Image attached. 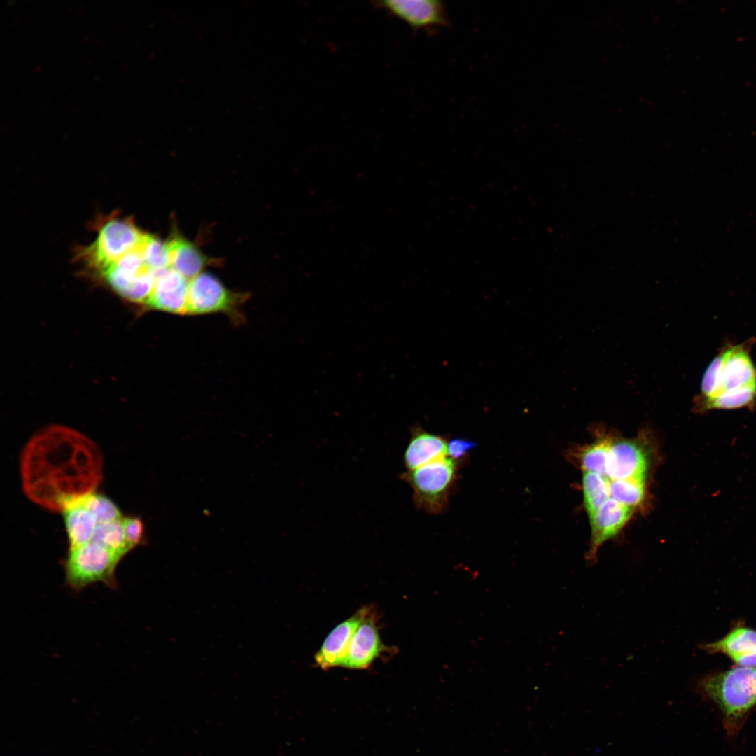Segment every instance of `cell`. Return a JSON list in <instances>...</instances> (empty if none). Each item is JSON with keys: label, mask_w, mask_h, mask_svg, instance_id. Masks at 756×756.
<instances>
[{"label": "cell", "mask_w": 756, "mask_h": 756, "mask_svg": "<svg viewBox=\"0 0 756 756\" xmlns=\"http://www.w3.org/2000/svg\"><path fill=\"white\" fill-rule=\"evenodd\" d=\"M100 451L90 439L73 429L52 426L35 435L22 460L23 488L35 503L62 511L87 495L102 477Z\"/></svg>", "instance_id": "1"}, {"label": "cell", "mask_w": 756, "mask_h": 756, "mask_svg": "<svg viewBox=\"0 0 756 756\" xmlns=\"http://www.w3.org/2000/svg\"><path fill=\"white\" fill-rule=\"evenodd\" d=\"M695 689L718 707L727 734L735 736L756 706V668L738 666L706 676Z\"/></svg>", "instance_id": "2"}, {"label": "cell", "mask_w": 756, "mask_h": 756, "mask_svg": "<svg viewBox=\"0 0 756 756\" xmlns=\"http://www.w3.org/2000/svg\"><path fill=\"white\" fill-rule=\"evenodd\" d=\"M457 463L450 457L407 470L402 479L413 489L415 506L428 514L442 512L448 503L449 490L456 476Z\"/></svg>", "instance_id": "3"}, {"label": "cell", "mask_w": 756, "mask_h": 756, "mask_svg": "<svg viewBox=\"0 0 756 756\" xmlns=\"http://www.w3.org/2000/svg\"><path fill=\"white\" fill-rule=\"evenodd\" d=\"M122 558L94 542L69 548L64 565L66 582L76 591L97 582L113 587L115 568Z\"/></svg>", "instance_id": "4"}, {"label": "cell", "mask_w": 756, "mask_h": 756, "mask_svg": "<svg viewBox=\"0 0 756 756\" xmlns=\"http://www.w3.org/2000/svg\"><path fill=\"white\" fill-rule=\"evenodd\" d=\"M145 233L128 219L112 218L100 227L85 257L90 266L101 273L123 255L136 247Z\"/></svg>", "instance_id": "5"}, {"label": "cell", "mask_w": 756, "mask_h": 756, "mask_svg": "<svg viewBox=\"0 0 756 756\" xmlns=\"http://www.w3.org/2000/svg\"><path fill=\"white\" fill-rule=\"evenodd\" d=\"M373 5L406 23L414 31L434 32L447 28L450 21L445 6L439 0H382Z\"/></svg>", "instance_id": "6"}, {"label": "cell", "mask_w": 756, "mask_h": 756, "mask_svg": "<svg viewBox=\"0 0 756 756\" xmlns=\"http://www.w3.org/2000/svg\"><path fill=\"white\" fill-rule=\"evenodd\" d=\"M241 295L227 290L214 276L201 273L189 281L187 314H204L233 311Z\"/></svg>", "instance_id": "7"}, {"label": "cell", "mask_w": 756, "mask_h": 756, "mask_svg": "<svg viewBox=\"0 0 756 756\" xmlns=\"http://www.w3.org/2000/svg\"><path fill=\"white\" fill-rule=\"evenodd\" d=\"M379 617L373 606L368 610L351 640L342 666L349 669H366L384 652L387 647L379 632Z\"/></svg>", "instance_id": "8"}, {"label": "cell", "mask_w": 756, "mask_h": 756, "mask_svg": "<svg viewBox=\"0 0 756 756\" xmlns=\"http://www.w3.org/2000/svg\"><path fill=\"white\" fill-rule=\"evenodd\" d=\"M648 468V453L638 439L612 440L606 475L610 480H645Z\"/></svg>", "instance_id": "9"}, {"label": "cell", "mask_w": 756, "mask_h": 756, "mask_svg": "<svg viewBox=\"0 0 756 756\" xmlns=\"http://www.w3.org/2000/svg\"><path fill=\"white\" fill-rule=\"evenodd\" d=\"M634 508L622 505L609 498L589 519L591 539L589 550L585 554L589 566L597 562L599 548L608 540L615 537L631 519Z\"/></svg>", "instance_id": "10"}, {"label": "cell", "mask_w": 756, "mask_h": 756, "mask_svg": "<svg viewBox=\"0 0 756 756\" xmlns=\"http://www.w3.org/2000/svg\"><path fill=\"white\" fill-rule=\"evenodd\" d=\"M155 284L146 308L187 314L189 281L170 267L155 272Z\"/></svg>", "instance_id": "11"}, {"label": "cell", "mask_w": 756, "mask_h": 756, "mask_svg": "<svg viewBox=\"0 0 756 756\" xmlns=\"http://www.w3.org/2000/svg\"><path fill=\"white\" fill-rule=\"evenodd\" d=\"M368 606H363L352 616L337 625L327 636L314 655L316 664L323 670L342 666L351 640L363 620Z\"/></svg>", "instance_id": "12"}, {"label": "cell", "mask_w": 756, "mask_h": 756, "mask_svg": "<svg viewBox=\"0 0 756 756\" xmlns=\"http://www.w3.org/2000/svg\"><path fill=\"white\" fill-rule=\"evenodd\" d=\"M447 442L442 436L428 433L420 426H412L403 455L405 466L412 470L446 457Z\"/></svg>", "instance_id": "13"}, {"label": "cell", "mask_w": 756, "mask_h": 756, "mask_svg": "<svg viewBox=\"0 0 756 756\" xmlns=\"http://www.w3.org/2000/svg\"><path fill=\"white\" fill-rule=\"evenodd\" d=\"M722 353L723 392L756 384V369L744 347L735 346Z\"/></svg>", "instance_id": "14"}, {"label": "cell", "mask_w": 756, "mask_h": 756, "mask_svg": "<svg viewBox=\"0 0 756 756\" xmlns=\"http://www.w3.org/2000/svg\"><path fill=\"white\" fill-rule=\"evenodd\" d=\"M82 497L70 502L62 511L70 548L90 542L97 523L95 517L83 505Z\"/></svg>", "instance_id": "15"}, {"label": "cell", "mask_w": 756, "mask_h": 756, "mask_svg": "<svg viewBox=\"0 0 756 756\" xmlns=\"http://www.w3.org/2000/svg\"><path fill=\"white\" fill-rule=\"evenodd\" d=\"M169 267L190 281L200 274L206 260L197 248L188 241L175 237L167 243Z\"/></svg>", "instance_id": "16"}, {"label": "cell", "mask_w": 756, "mask_h": 756, "mask_svg": "<svg viewBox=\"0 0 756 756\" xmlns=\"http://www.w3.org/2000/svg\"><path fill=\"white\" fill-rule=\"evenodd\" d=\"M704 649L710 652H722L731 659L756 651V631L737 627L722 639L707 644Z\"/></svg>", "instance_id": "17"}, {"label": "cell", "mask_w": 756, "mask_h": 756, "mask_svg": "<svg viewBox=\"0 0 756 756\" xmlns=\"http://www.w3.org/2000/svg\"><path fill=\"white\" fill-rule=\"evenodd\" d=\"M583 503L589 519L610 497L609 479L591 472H583Z\"/></svg>", "instance_id": "18"}, {"label": "cell", "mask_w": 756, "mask_h": 756, "mask_svg": "<svg viewBox=\"0 0 756 756\" xmlns=\"http://www.w3.org/2000/svg\"><path fill=\"white\" fill-rule=\"evenodd\" d=\"M756 398V384L745 386L701 401L699 410H732L746 407L752 403Z\"/></svg>", "instance_id": "19"}, {"label": "cell", "mask_w": 756, "mask_h": 756, "mask_svg": "<svg viewBox=\"0 0 756 756\" xmlns=\"http://www.w3.org/2000/svg\"><path fill=\"white\" fill-rule=\"evenodd\" d=\"M612 441L610 437H601L581 449L578 461L583 472H594L606 477Z\"/></svg>", "instance_id": "20"}, {"label": "cell", "mask_w": 756, "mask_h": 756, "mask_svg": "<svg viewBox=\"0 0 756 756\" xmlns=\"http://www.w3.org/2000/svg\"><path fill=\"white\" fill-rule=\"evenodd\" d=\"M122 520L97 522L90 542L100 544L124 557L132 548L126 541Z\"/></svg>", "instance_id": "21"}, {"label": "cell", "mask_w": 756, "mask_h": 756, "mask_svg": "<svg viewBox=\"0 0 756 756\" xmlns=\"http://www.w3.org/2000/svg\"><path fill=\"white\" fill-rule=\"evenodd\" d=\"M610 498L634 508L642 505L645 497V480L609 479Z\"/></svg>", "instance_id": "22"}, {"label": "cell", "mask_w": 756, "mask_h": 756, "mask_svg": "<svg viewBox=\"0 0 756 756\" xmlns=\"http://www.w3.org/2000/svg\"><path fill=\"white\" fill-rule=\"evenodd\" d=\"M141 251L144 264L149 270L158 272L169 267L167 243L146 234L141 244Z\"/></svg>", "instance_id": "23"}, {"label": "cell", "mask_w": 756, "mask_h": 756, "mask_svg": "<svg viewBox=\"0 0 756 756\" xmlns=\"http://www.w3.org/2000/svg\"><path fill=\"white\" fill-rule=\"evenodd\" d=\"M81 502L95 517L97 522H109L122 519L118 506L106 496L91 492L83 496Z\"/></svg>", "instance_id": "24"}, {"label": "cell", "mask_w": 756, "mask_h": 756, "mask_svg": "<svg viewBox=\"0 0 756 756\" xmlns=\"http://www.w3.org/2000/svg\"><path fill=\"white\" fill-rule=\"evenodd\" d=\"M723 353L716 356L707 368L701 385V400L714 398L723 392Z\"/></svg>", "instance_id": "25"}, {"label": "cell", "mask_w": 756, "mask_h": 756, "mask_svg": "<svg viewBox=\"0 0 756 756\" xmlns=\"http://www.w3.org/2000/svg\"><path fill=\"white\" fill-rule=\"evenodd\" d=\"M122 523L126 541L132 550L145 542V526L140 517H125Z\"/></svg>", "instance_id": "26"}, {"label": "cell", "mask_w": 756, "mask_h": 756, "mask_svg": "<svg viewBox=\"0 0 756 756\" xmlns=\"http://www.w3.org/2000/svg\"><path fill=\"white\" fill-rule=\"evenodd\" d=\"M476 446L475 442L461 438H454L447 444V454L450 458L456 461L465 456Z\"/></svg>", "instance_id": "27"}, {"label": "cell", "mask_w": 756, "mask_h": 756, "mask_svg": "<svg viewBox=\"0 0 756 756\" xmlns=\"http://www.w3.org/2000/svg\"><path fill=\"white\" fill-rule=\"evenodd\" d=\"M740 666L756 668V651L732 658Z\"/></svg>", "instance_id": "28"}]
</instances>
